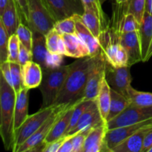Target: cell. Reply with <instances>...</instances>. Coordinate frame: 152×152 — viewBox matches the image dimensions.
<instances>
[{"mask_svg": "<svg viewBox=\"0 0 152 152\" xmlns=\"http://www.w3.org/2000/svg\"><path fill=\"white\" fill-rule=\"evenodd\" d=\"M92 56L77 59L71 63V69L55 101V105H71L84 99Z\"/></svg>", "mask_w": 152, "mask_h": 152, "instance_id": "1", "label": "cell"}, {"mask_svg": "<svg viewBox=\"0 0 152 152\" xmlns=\"http://www.w3.org/2000/svg\"><path fill=\"white\" fill-rule=\"evenodd\" d=\"M16 94L1 74L0 77V134L6 150H13L16 140L14 108Z\"/></svg>", "mask_w": 152, "mask_h": 152, "instance_id": "2", "label": "cell"}, {"mask_svg": "<svg viewBox=\"0 0 152 152\" xmlns=\"http://www.w3.org/2000/svg\"><path fill=\"white\" fill-rule=\"evenodd\" d=\"M71 69V64L54 68H44L43 77L39 86L42 96L41 108L53 105L61 88Z\"/></svg>", "mask_w": 152, "mask_h": 152, "instance_id": "3", "label": "cell"}, {"mask_svg": "<svg viewBox=\"0 0 152 152\" xmlns=\"http://www.w3.org/2000/svg\"><path fill=\"white\" fill-rule=\"evenodd\" d=\"M56 22L45 0H28V26L31 30L46 35Z\"/></svg>", "mask_w": 152, "mask_h": 152, "instance_id": "4", "label": "cell"}, {"mask_svg": "<svg viewBox=\"0 0 152 152\" xmlns=\"http://www.w3.org/2000/svg\"><path fill=\"white\" fill-rule=\"evenodd\" d=\"M107 59L102 50L92 56L91 63L88 76L87 84L85 91L84 99L86 100H96L99 93V86L105 78Z\"/></svg>", "mask_w": 152, "mask_h": 152, "instance_id": "5", "label": "cell"}, {"mask_svg": "<svg viewBox=\"0 0 152 152\" xmlns=\"http://www.w3.org/2000/svg\"><path fill=\"white\" fill-rule=\"evenodd\" d=\"M56 105L40 108L35 114L28 116L23 124L22 125L16 134V140L12 151L16 152L21 145L24 143L28 138L32 136L50 117L55 109Z\"/></svg>", "mask_w": 152, "mask_h": 152, "instance_id": "6", "label": "cell"}, {"mask_svg": "<svg viewBox=\"0 0 152 152\" xmlns=\"http://www.w3.org/2000/svg\"><path fill=\"white\" fill-rule=\"evenodd\" d=\"M152 119V106H137L131 104L121 114L107 123L108 129L129 126Z\"/></svg>", "mask_w": 152, "mask_h": 152, "instance_id": "7", "label": "cell"}, {"mask_svg": "<svg viewBox=\"0 0 152 152\" xmlns=\"http://www.w3.org/2000/svg\"><path fill=\"white\" fill-rule=\"evenodd\" d=\"M71 105H56L54 111L52 112L50 117L45 122L44 124L32 136L30 137L22 145L19 146V148H18L16 152L30 151L33 148H34L37 145L44 142L45 138L47 137L48 134L50 133L52 128L54 126V124L57 121L58 119L62 116V114L65 112V110Z\"/></svg>", "mask_w": 152, "mask_h": 152, "instance_id": "8", "label": "cell"}, {"mask_svg": "<svg viewBox=\"0 0 152 152\" xmlns=\"http://www.w3.org/2000/svg\"><path fill=\"white\" fill-rule=\"evenodd\" d=\"M105 77L111 89L129 98V91L132 81L130 67H114L107 62Z\"/></svg>", "mask_w": 152, "mask_h": 152, "instance_id": "9", "label": "cell"}, {"mask_svg": "<svg viewBox=\"0 0 152 152\" xmlns=\"http://www.w3.org/2000/svg\"><path fill=\"white\" fill-rule=\"evenodd\" d=\"M55 19L62 20L74 15H82L85 7L81 0H45Z\"/></svg>", "mask_w": 152, "mask_h": 152, "instance_id": "10", "label": "cell"}, {"mask_svg": "<svg viewBox=\"0 0 152 152\" xmlns=\"http://www.w3.org/2000/svg\"><path fill=\"white\" fill-rule=\"evenodd\" d=\"M151 125H152V119L140 123L129 125V126L108 129L105 135V145H106L107 151L111 152L113 148H115L126 138L132 136L142 128Z\"/></svg>", "mask_w": 152, "mask_h": 152, "instance_id": "11", "label": "cell"}, {"mask_svg": "<svg viewBox=\"0 0 152 152\" xmlns=\"http://www.w3.org/2000/svg\"><path fill=\"white\" fill-rule=\"evenodd\" d=\"M106 122L102 120L98 108L96 99L93 100L88 108L83 113L75 127L66 135L76 134L79 132H89V131L94 127H96Z\"/></svg>", "mask_w": 152, "mask_h": 152, "instance_id": "12", "label": "cell"}, {"mask_svg": "<svg viewBox=\"0 0 152 152\" xmlns=\"http://www.w3.org/2000/svg\"><path fill=\"white\" fill-rule=\"evenodd\" d=\"M120 43L128 53V65L129 67L139 62H142L139 31L120 34Z\"/></svg>", "mask_w": 152, "mask_h": 152, "instance_id": "13", "label": "cell"}, {"mask_svg": "<svg viewBox=\"0 0 152 152\" xmlns=\"http://www.w3.org/2000/svg\"><path fill=\"white\" fill-rule=\"evenodd\" d=\"M108 131L107 123L94 127L86 136L83 152L107 151L105 145V135Z\"/></svg>", "mask_w": 152, "mask_h": 152, "instance_id": "14", "label": "cell"}, {"mask_svg": "<svg viewBox=\"0 0 152 152\" xmlns=\"http://www.w3.org/2000/svg\"><path fill=\"white\" fill-rule=\"evenodd\" d=\"M139 34L142 62H146L152 56V15L146 11L140 23Z\"/></svg>", "mask_w": 152, "mask_h": 152, "instance_id": "15", "label": "cell"}, {"mask_svg": "<svg viewBox=\"0 0 152 152\" xmlns=\"http://www.w3.org/2000/svg\"><path fill=\"white\" fill-rule=\"evenodd\" d=\"M23 16L14 0H9L4 12L0 16V22L10 37L16 34L19 24L22 22Z\"/></svg>", "mask_w": 152, "mask_h": 152, "instance_id": "16", "label": "cell"}, {"mask_svg": "<svg viewBox=\"0 0 152 152\" xmlns=\"http://www.w3.org/2000/svg\"><path fill=\"white\" fill-rule=\"evenodd\" d=\"M152 129V125L145 126L120 142L111 152H142L144 140L147 133Z\"/></svg>", "mask_w": 152, "mask_h": 152, "instance_id": "17", "label": "cell"}, {"mask_svg": "<svg viewBox=\"0 0 152 152\" xmlns=\"http://www.w3.org/2000/svg\"><path fill=\"white\" fill-rule=\"evenodd\" d=\"M22 86L28 89L39 88L42 80L43 71L41 65L30 61L22 66Z\"/></svg>", "mask_w": 152, "mask_h": 152, "instance_id": "18", "label": "cell"}, {"mask_svg": "<svg viewBox=\"0 0 152 152\" xmlns=\"http://www.w3.org/2000/svg\"><path fill=\"white\" fill-rule=\"evenodd\" d=\"M80 101H79V102H80ZM79 102L74 104H71V105L65 110V111L62 114V116L58 119V120L56 122L54 126L52 128L50 133L48 134L47 137L45 140L44 142H45L46 145L48 143H50V142H54V141L60 139V138L65 136L68 127H69L70 122H71V116H72L74 108Z\"/></svg>", "mask_w": 152, "mask_h": 152, "instance_id": "19", "label": "cell"}, {"mask_svg": "<svg viewBox=\"0 0 152 152\" xmlns=\"http://www.w3.org/2000/svg\"><path fill=\"white\" fill-rule=\"evenodd\" d=\"M29 90L22 88L20 91L16 94V102L14 108V131L15 134L22 126L24 122L28 118V102H29Z\"/></svg>", "mask_w": 152, "mask_h": 152, "instance_id": "20", "label": "cell"}, {"mask_svg": "<svg viewBox=\"0 0 152 152\" xmlns=\"http://www.w3.org/2000/svg\"><path fill=\"white\" fill-rule=\"evenodd\" d=\"M62 37L66 50L65 56L75 59L91 56L89 49L77 34H62Z\"/></svg>", "mask_w": 152, "mask_h": 152, "instance_id": "21", "label": "cell"}, {"mask_svg": "<svg viewBox=\"0 0 152 152\" xmlns=\"http://www.w3.org/2000/svg\"><path fill=\"white\" fill-rule=\"evenodd\" d=\"M76 20V34L86 45L91 56L97 54L101 50L99 41L82 21L80 15H74Z\"/></svg>", "mask_w": 152, "mask_h": 152, "instance_id": "22", "label": "cell"}, {"mask_svg": "<svg viewBox=\"0 0 152 152\" xmlns=\"http://www.w3.org/2000/svg\"><path fill=\"white\" fill-rule=\"evenodd\" d=\"M33 31L32 53L33 61L41 65L42 68H46L49 51L46 45L45 35L37 31Z\"/></svg>", "mask_w": 152, "mask_h": 152, "instance_id": "23", "label": "cell"}, {"mask_svg": "<svg viewBox=\"0 0 152 152\" xmlns=\"http://www.w3.org/2000/svg\"><path fill=\"white\" fill-rule=\"evenodd\" d=\"M96 102L102 120L107 123V118L109 113L111 104V88L108 86L105 77L102 80L99 86Z\"/></svg>", "mask_w": 152, "mask_h": 152, "instance_id": "24", "label": "cell"}, {"mask_svg": "<svg viewBox=\"0 0 152 152\" xmlns=\"http://www.w3.org/2000/svg\"><path fill=\"white\" fill-rule=\"evenodd\" d=\"M130 105L131 101L129 98L111 88V104L107 123L121 114Z\"/></svg>", "mask_w": 152, "mask_h": 152, "instance_id": "25", "label": "cell"}, {"mask_svg": "<svg viewBox=\"0 0 152 152\" xmlns=\"http://www.w3.org/2000/svg\"><path fill=\"white\" fill-rule=\"evenodd\" d=\"M80 17L85 25L90 30L94 36L99 39L103 30L100 19L96 12L91 8L85 7L84 13Z\"/></svg>", "mask_w": 152, "mask_h": 152, "instance_id": "26", "label": "cell"}, {"mask_svg": "<svg viewBox=\"0 0 152 152\" xmlns=\"http://www.w3.org/2000/svg\"><path fill=\"white\" fill-rule=\"evenodd\" d=\"M47 48L50 53L61 54L65 56L66 50L64 40L61 34L52 29L45 35Z\"/></svg>", "mask_w": 152, "mask_h": 152, "instance_id": "27", "label": "cell"}, {"mask_svg": "<svg viewBox=\"0 0 152 152\" xmlns=\"http://www.w3.org/2000/svg\"><path fill=\"white\" fill-rule=\"evenodd\" d=\"M129 99L131 104L137 106H152V93L140 91L131 86L129 91Z\"/></svg>", "mask_w": 152, "mask_h": 152, "instance_id": "28", "label": "cell"}, {"mask_svg": "<svg viewBox=\"0 0 152 152\" xmlns=\"http://www.w3.org/2000/svg\"><path fill=\"white\" fill-rule=\"evenodd\" d=\"M92 101L93 100H86V99H83L76 105V106L74 108V111H73L71 122H70L69 127H68V131H67L66 134H68L70 132H71L73 129L75 127L76 125L78 123L79 120L80 119V117H82L83 113L86 111V110L88 108V106L91 105Z\"/></svg>", "mask_w": 152, "mask_h": 152, "instance_id": "29", "label": "cell"}, {"mask_svg": "<svg viewBox=\"0 0 152 152\" xmlns=\"http://www.w3.org/2000/svg\"><path fill=\"white\" fill-rule=\"evenodd\" d=\"M53 29L61 34H76V20L74 16L65 18L62 20L57 21L55 23Z\"/></svg>", "mask_w": 152, "mask_h": 152, "instance_id": "30", "label": "cell"}, {"mask_svg": "<svg viewBox=\"0 0 152 152\" xmlns=\"http://www.w3.org/2000/svg\"><path fill=\"white\" fill-rule=\"evenodd\" d=\"M16 34L19 37L20 43L23 45L28 50L32 51L33 44V31L29 27L24 23L19 24Z\"/></svg>", "mask_w": 152, "mask_h": 152, "instance_id": "31", "label": "cell"}, {"mask_svg": "<svg viewBox=\"0 0 152 152\" xmlns=\"http://www.w3.org/2000/svg\"><path fill=\"white\" fill-rule=\"evenodd\" d=\"M84 7H89L94 10L99 16L102 26V30H105L108 27L109 22H108L107 16L102 10V2L100 0H81Z\"/></svg>", "mask_w": 152, "mask_h": 152, "instance_id": "32", "label": "cell"}, {"mask_svg": "<svg viewBox=\"0 0 152 152\" xmlns=\"http://www.w3.org/2000/svg\"><path fill=\"white\" fill-rule=\"evenodd\" d=\"M10 72H11L13 88L16 94H18L23 88L22 77V66L17 62H10Z\"/></svg>", "mask_w": 152, "mask_h": 152, "instance_id": "33", "label": "cell"}, {"mask_svg": "<svg viewBox=\"0 0 152 152\" xmlns=\"http://www.w3.org/2000/svg\"><path fill=\"white\" fill-rule=\"evenodd\" d=\"M9 35L0 22V64L8 61Z\"/></svg>", "mask_w": 152, "mask_h": 152, "instance_id": "34", "label": "cell"}, {"mask_svg": "<svg viewBox=\"0 0 152 152\" xmlns=\"http://www.w3.org/2000/svg\"><path fill=\"white\" fill-rule=\"evenodd\" d=\"M20 48V41L16 34L9 37L8 42V61L19 63V53Z\"/></svg>", "mask_w": 152, "mask_h": 152, "instance_id": "35", "label": "cell"}, {"mask_svg": "<svg viewBox=\"0 0 152 152\" xmlns=\"http://www.w3.org/2000/svg\"><path fill=\"white\" fill-rule=\"evenodd\" d=\"M145 11V0H129V13H132L140 23Z\"/></svg>", "mask_w": 152, "mask_h": 152, "instance_id": "36", "label": "cell"}, {"mask_svg": "<svg viewBox=\"0 0 152 152\" xmlns=\"http://www.w3.org/2000/svg\"><path fill=\"white\" fill-rule=\"evenodd\" d=\"M88 132H79L76 134H73L72 144L74 151L73 152H83L85 145L86 136Z\"/></svg>", "mask_w": 152, "mask_h": 152, "instance_id": "37", "label": "cell"}, {"mask_svg": "<svg viewBox=\"0 0 152 152\" xmlns=\"http://www.w3.org/2000/svg\"><path fill=\"white\" fill-rule=\"evenodd\" d=\"M33 60V53L20 43L19 53V64L22 66L28 62Z\"/></svg>", "mask_w": 152, "mask_h": 152, "instance_id": "38", "label": "cell"}, {"mask_svg": "<svg viewBox=\"0 0 152 152\" xmlns=\"http://www.w3.org/2000/svg\"><path fill=\"white\" fill-rule=\"evenodd\" d=\"M62 56L61 54H53L49 52L46 64V68H54L61 66L62 62Z\"/></svg>", "mask_w": 152, "mask_h": 152, "instance_id": "39", "label": "cell"}, {"mask_svg": "<svg viewBox=\"0 0 152 152\" xmlns=\"http://www.w3.org/2000/svg\"><path fill=\"white\" fill-rule=\"evenodd\" d=\"M66 140L67 136H64L63 137L60 138L54 142L47 144L45 148L43 150V152H59V148Z\"/></svg>", "mask_w": 152, "mask_h": 152, "instance_id": "40", "label": "cell"}, {"mask_svg": "<svg viewBox=\"0 0 152 152\" xmlns=\"http://www.w3.org/2000/svg\"><path fill=\"white\" fill-rule=\"evenodd\" d=\"M0 68H1V75L4 77L7 83L13 88V83H12V77H11V72H10V62L7 61L3 63L0 64Z\"/></svg>", "mask_w": 152, "mask_h": 152, "instance_id": "41", "label": "cell"}, {"mask_svg": "<svg viewBox=\"0 0 152 152\" xmlns=\"http://www.w3.org/2000/svg\"><path fill=\"white\" fill-rule=\"evenodd\" d=\"M18 7L22 13L25 24L28 25V0H14Z\"/></svg>", "mask_w": 152, "mask_h": 152, "instance_id": "42", "label": "cell"}, {"mask_svg": "<svg viewBox=\"0 0 152 152\" xmlns=\"http://www.w3.org/2000/svg\"><path fill=\"white\" fill-rule=\"evenodd\" d=\"M65 136H67V140L60 147L59 152H73L74 151L72 144L73 135H65Z\"/></svg>", "mask_w": 152, "mask_h": 152, "instance_id": "43", "label": "cell"}, {"mask_svg": "<svg viewBox=\"0 0 152 152\" xmlns=\"http://www.w3.org/2000/svg\"><path fill=\"white\" fill-rule=\"evenodd\" d=\"M152 146V129L147 133L143 142L142 152H148V149Z\"/></svg>", "mask_w": 152, "mask_h": 152, "instance_id": "44", "label": "cell"}, {"mask_svg": "<svg viewBox=\"0 0 152 152\" xmlns=\"http://www.w3.org/2000/svg\"><path fill=\"white\" fill-rule=\"evenodd\" d=\"M9 0H0V16L2 14L6 6L8 4Z\"/></svg>", "mask_w": 152, "mask_h": 152, "instance_id": "45", "label": "cell"}, {"mask_svg": "<svg viewBox=\"0 0 152 152\" xmlns=\"http://www.w3.org/2000/svg\"><path fill=\"white\" fill-rule=\"evenodd\" d=\"M145 11L152 15V0H145Z\"/></svg>", "mask_w": 152, "mask_h": 152, "instance_id": "46", "label": "cell"}, {"mask_svg": "<svg viewBox=\"0 0 152 152\" xmlns=\"http://www.w3.org/2000/svg\"><path fill=\"white\" fill-rule=\"evenodd\" d=\"M116 2L118 3V4H122V3H125L126 1H129V0H115Z\"/></svg>", "mask_w": 152, "mask_h": 152, "instance_id": "47", "label": "cell"}, {"mask_svg": "<svg viewBox=\"0 0 152 152\" xmlns=\"http://www.w3.org/2000/svg\"><path fill=\"white\" fill-rule=\"evenodd\" d=\"M148 152H152V146L151 147V148H149V149H148Z\"/></svg>", "mask_w": 152, "mask_h": 152, "instance_id": "48", "label": "cell"}]
</instances>
